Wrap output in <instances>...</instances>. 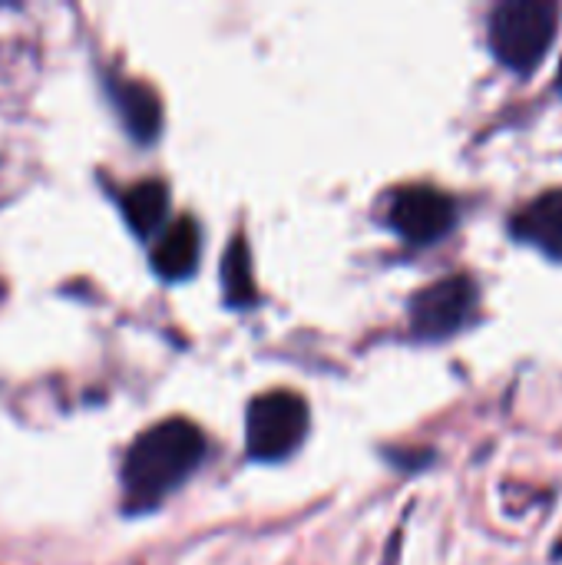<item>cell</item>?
<instances>
[{"label":"cell","instance_id":"8","mask_svg":"<svg viewBox=\"0 0 562 565\" xmlns=\"http://www.w3.org/2000/svg\"><path fill=\"white\" fill-rule=\"evenodd\" d=\"M513 235L550 258H562V189H550L537 195L523 212L513 218Z\"/></svg>","mask_w":562,"mask_h":565},{"label":"cell","instance_id":"9","mask_svg":"<svg viewBox=\"0 0 562 565\" xmlns=\"http://www.w3.org/2000/svg\"><path fill=\"white\" fill-rule=\"evenodd\" d=\"M119 209L136 238H156L169 215V185L159 179H146L123 192Z\"/></svg>","mask_w":562,"mask_h":565},{"label":"cell","instance_id":"7","mask_svg":"<svg viewBox=\"0 0 562 565\" xmlns=\"http://www.w3.org/2000/svg\"><path fill=\"white\" fill-rule=\"evenodd\" d=\"M199 255H202V232H199V222L189 218V215H182V218L169 222V225L156 235L152 268H156V275L166 278V281H182V278L195 275Z\"/></svg>","mask_w":562,"mask_h":565},{"label":"cell","instance_id":"2","mask_svg":"<svg viewBox=\"0 0 562 565\" xmlns=\"http://www.w3.org/2000/svg\"><path fill=\"white\" fill-rule=\"evenodd\" d=\"M560 30V7L550 0H503L490 13V50L494 56L517 70L530 73L540 66Z\"/></svg>","mask_w":562,"mask_h":565},{"label":"cell","instance_id":"11","mask_svg":"<svg viewBox=\"0 0 562 565\" xmlns=\"http://www.w3.org/2000/svg\"><path fill=\"white\" fill-rule=\"evenodd\" d=\"M560 89H562V63H560Z\"/></svg>","mask_w":562,"mask_h":565},{"label":"cell","instance_id":"10","mask_svg":"<svg viewBox=\"0 0 562 565\" xmlns=\"http://www.w3.org/2000/svg\"><path fill=\"white\" fill-rule=\"evenodd\" d=\"M222 291L232 308H248L258 298L255 275H252V248L242 232L232 235V242L222 255Z\"/></svg>","mask_w":562,"mask_h":565},{"label":"cell","instance_id":"4","mask_svg":"<svg viewBox=\"0 0 562 565\" xmlns=\"http://www.w3.org/2000/svg\"><path fill=\"white\" fill-rule=\"evenodd\" d=\"M477 281L470 275H450L411 298V331L421 341H444L457 334L477 311Z\"/></svg>","mask_w":562,"mask_h":565},{"label":"cell","instance_id":"5","mask_svg":"<svg viewBox=\"0 0 562 565\" xmlns=\"http://www.w3.org/2000/svg\"><path fill=\"white\" fill-rule=\"evenodd\" d=\"M388 222L407 245H434L457 225V205L434 185H407L391 199Z\"/></svg>","mask_w":562,"mask_h":565},{"label":"cell","instance_id":"6","mask_svg":"<svg viewBox=\"0 0 562 565\" xmlns=\"http://www.w3.org/2000/svg\"><path fill=\"white\" fill-rule=\"evenodd\" d=\"M106 93L113 99V109L119 116V122L126 126V132L136 142H152L162 129V103L156 96L152 86L139 83V79H106Z\"/></svg>","mask_w":562,"mask_h":565},{"label":"cell","instance_id":"1","mask_svg":"<svg viewBox=\"0 0 562 565\" xmlns=\"http://www.w3.org/2000/svg\"><path fill=\"white\" fill-rule=\"evenodd\" d=\"M205 434L182 417L159 420L142 430L123 460V497L126 513L156 510L169 493H176L205 460Z\"/></svg>","mask_w":562,"mask_h":565},{"label":"cell","instance_id":"3","mask_svg":"<svg viewBox=\"0 0 562 565\" xmlns=\"http://www.w3.org/2000/svg\"><path fill=\"white\" fill-rule=\"evenodd\" d=\"M308 404L291 391L258 394L245 411V450L252 460L275 463L291 457L308 437Z\"/></svg>","mask_w":562,"mask_h":565}]
</instances>
